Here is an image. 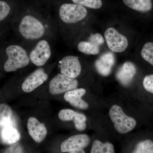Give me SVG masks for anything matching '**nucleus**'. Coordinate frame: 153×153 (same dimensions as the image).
Returning a JSON list of instances; mask_svg holds the SVG:
<instances>
[{"instance_id": "1", "label": "nucleus", "mask_w": 153, "mask_h": 153, "mask_svg": "<svg viewBox=\"0 0 153 153\" xmlns=\"http://www.w3.org/2000/svg\"><path fill=\"white\" fill-rule=\"evenodd\" d=\"M7 60L4 65L7 72H13L19 68H24L30 63V58L26 50L19 45H12L6 49Z\"/></svg>"}, {"instance_id": "2", "label": "nucleus", "mask_w": 153, "mask_h": 153, "mask_svg": "<svg viewBox=\"0 0 153 153\" xmlns=\"http://www.w3.org/2000/svg\"><path fill=\"white\" fill-rule=\"evenodd\" d=\"M19 29L21 36L27 40L39 39L45 33V27L42 22L31 15H27L22 18Z\"/></svg>"}, {"instance_id": "3", "label": "nucleus", "mask_w": 153, "mask_h": 153, "mask_svg": "<svg viewBox=\"0 0 153 153\" xmlns=\"http://www.w3.org/2000/svg\"><path fill=\"white\" fill-rule=\"evenodd\" d=\"M109 114L111 120L114 124V128L119 133H128L136 126L135 120L127 115L121 107L117 105H114L111 108Z\"/></svg>"}, {"instance_id": "4", "label": "nucleus", "mask_w": 153, "mask_h": 153, "mask_svg": "<svg viewBox=\"0 0 153 153\" xmlns=\"http://www.w3.org/2000/svg\"><path fill=\"white\" fill-rule=\"evenodd\" d=\"M85 7L76 4H64L59 10L60 19L66 24H74L82 21L87 15Z\"/></svg>"}, {"instance_id": "5", "label": "nucleus", "mask_w": 153, "mask_h": 153, "mask_svg": "<svg viewBox=\"0 0 153 153\" xmlns=\"http://www.w3.org/2000/svg\"><path fill=\"white\" fill-rule=\"evenodd\" d=\"M78 82L75 78H71L63 74H58L52 78L49 84V91L52 95H57L75 89Z\"/></svg>"}, {"instance_id": "6", "label": "nucleus", "mask_w": 153, "mask_h": 153, "mask_svg": "<svg viewBox=\"0 0 153 153\" xmlns=\"http://www.w3.org/2000/svg\"><path fill=\"white\" fill-rule=\"evenodd\" d=\"M104 36L108 47L112 52H123L128 46L127 38L119 33L114 28L107 29Z\"/></svg>"}, {"instance_id": "7", "label": "nucleus", "mask_w": 153, "mask_h": 153, "mask_svg": "<svg viewBox=\"0 0 153 153\" xmlns=\"http://www.w3.org/2000/svg\"><path fill=\"white\" fill-rule=\"evenodd\" d=\"M51 56V50L48 41L42 40L39 41L31 51L30 60L36 66H44Z\"/></svg>"}, {"instance_id": "8", "label": "nucleus", "mask_w": 153, "mask_h": 153, "mask_svg": "<svg viewBox=\"0 0 153 153\" xmlns=\"http://www.w3.org/2000/svg\"><path fill=\"white\" fill-rule=\"evenodd\" d=\"M61 74L71 78L78 77L82 70L81 65L77 56L69 55L63 57L60 62Z\"/></svg>"}, {"instance_id": "9", "label": "nucleus", "mask_w": 153, "mask_h": 153, "mask_svg": "<svg viewBox=\"0 0 153 153\" xmlns=\"http://www.w3.org/2000/svg\"><path fill=\"white\" fill-rule=\"evenodd\" d=\"M48 78L43 68L36 69L26 78L22 85V89L26 93H30L42 85Z\"/></svg>"}, {"instance_id": "10", "label": "nucleus", "mask_w": 153, "mask_h": 153, "mask_svg": "<svg viewBox=\"0 0 153 153\" xmlns=\"http://www.w3.org/2000/svg\"><path fill=\"white\" fill-rule=\"evenodd\" d=\"M90 141L89 137L85 134L74 135L63 141L60 149L62 152L70 153L76 149L86 147Z\"/></svg>"}, {"instance_id": "11", "label": "nucleus", "mask_w": 153, "mask_h": 153, "mask_svg": "<svg viewBox=\"0 0 153 153\" xmlns=\"http://www.w3.org/2000/svg\"><path fill=\"white\" fill-rule=\"evenodd\" d=\"M58 117L63 121L73 120L75 128L79 131H82L86 128V116L82 114L76 112L72 110L64 109L60 111Z\"/></svg>"}, {"instance_id": "12", "label": "nucleus", "mask_w": 153, "mask_h": 153, "mask_svg": "<svg viewBox=\"0 0 153 153\" xmlns=\"http://www.w3.org/2000/svg\"><path fill=\"white\" fill-rule=\"evenodd\" d=\"M27 126L29 134L36 143H40L45 139L47 134V128L36 118H29Z\"/></svg>"}, {"instance_id": "13", "label": "nucleus", "mask_w": 153, "mask_h": 153, "mask_svg": "<svg viewBox=\"0 0 153 153\" xmlns=\"http://www.w3.org/2000/svg\"><path fill=\"white\" fill-rule=\"evenodd\" d=\"M115 62L114 55L112 52H106L96 60L95 67L97 72L102 76H108L111 72Z\"/></svg>"}, {"instance_id": "14", "label": "nucleus", "mask_w": 153, "mask_h": 153, "mask_svg": "<svg viewBox=\"0 0 153 153\" xmlns=\"http://www.w3.org/2000/svg\"><path fill=\"white\" fill-rule=\"evenodd\" d=\"M85 93L86 90L84 88H75L67 91L64 94V100L76 108L86 109L88 108L89 105L87 102L82 99V97Z\"/></svg>"}, {"instance_id": "15", "label": "nucleus", "mask_w": 153, "mask_h": 153, "mask_svg": "<svg viewBox=\"0 0 153 153\" xmlns=\"http://www.w3.org/2000/svg\"><path fill=\"white\" fill-rule=\"evenodd\" d=\"M137 72V68L133 63L127 61L124 63L118 70L116 78L121 84L128 85L132 81Z\"/></svg>"}, {"instance_id": "16", "label": "nucleus", "mask_w": 153, "mask_h": 153, "mask_svg": "<svg viewBox=\"0 0 153 153\" xmlns=\"http://www.w3.org/2000/svg\"><path fill=\"white\" fill-rule=\"evenodd\" d=\"M0 130V138L5 144H13L21 139V134L13 124L6 126Z\"/></svg>"}, {"instance_id": "17", "label": "nucleus", "mask_w": 153, "mask_h": 153, "mask_svg": "<svg viewBox=\"0 0 153 153\" xmlns=\"http://www.w3.org/2000/svg\"><path fill=\"white\" fill-rule=\"evenodd\" d=\"M123 1L130 8L142 13L149 12L152 8V0H123Z\"/></svg>"}, {"instance_id": "18", "label": "nucleus", "mask_w": 153, "mask_h": 153, "mask_svg": "<svg viewBox=\"0 0 153 153\" xmlns=\"http://www.w3.org/2000/svg\"><path fill=\"white\" fill-rule=\"evenodd\" d=\"M13 111L7 105L0 104V129L9 125L13 124L12 118Z\"/></svg>"}, {"instance_id": "19", "label": "nucleus", "mask_w": 153, "mask_h": 153, "mask_svg": "<svg viewBox=\"0 0 153 153\" xmlns=\"http://www.w3.org/2000/svg\"><path fill=\"white\" fill-rule=\"evenodd\" d=\"M90 153H115L114 148L112 144L108 142L104 143L98 140H96L94 142Z\"/></svg>"}, {"instance_id": "20", "label": "nucleus", "mask_w": 153, "mask_h": 153, "mask_svg": "<svg viewBox=\"0 0 153 153\" xmlns=\"http://www.w3.org/2000/svg\"><path fill=\"white\" fill-rule=\"evenodd\" d=\"M99 47L88 41H81L77 46L79 52L87 55H97L100 52Z\"/></svg>"}, {"instance_id": "21", "label": "nucleus", "mask_w": 153, "mask_h": 153, "mask_svg": "<svg viewBox=\"0 0 153 153\" xmlns=\"http://www.w3.org/2000/svg\"><path fill=\"white\" fill-rule=\"evenodd\" d=\"M134 153H153V142L150 140H145L137 144L133 151Z\"/></svg>"}, {"instance_id": "22", "label": "nucleus", "mask_w": 153, "mask_h": 153, "mask_svg": "<svg viewBox=\"0 0 153 153\" xmlns=\"http://www.w3.org/2000/svg\"><path fill=\"white\" fill-rule=\"evenodd\" d=\"M141 55L144 60L153 66V43L149 42L144 45Z\"/></svg>"}, {"instance_id": "23", "label": "nucleus", "mask_w": 153, "mask_h": 153, "mask_svg": "<svg viewBox=\"0 0 153 153\" xmlns=\"http://www.w3.org/2000/svg\"><path fill=\"white\" fill-rule=\"evenodd\" d=\"M74 4L81 5L89 8L98 9L102 6L101 0H72Z\"/></svg>"}, {"instance_id": "24", "label": "nucleus", "mask_w": 153, "mask_h": 153, "mask_svg": "<svg viewBox=\"0 0 153 153\" xmlns=\"http://www.w3.org/2000/svg\"><path fill=\"white\" fill-rule=\"evenodd\" d=\"M10 10V7L6 2L0 1V22L7 17Z\"/></svg>"}, {"instance_id": "25", "label": "nucleus", "mask_w": 153, "mask_h": 153, "mask_svg": "<svg viewBox=\"0 0 153 153\" xmlns=\"http://www.w3.org/2000/svg\"><path fill=\"white\" fill-rule=\"evenodd\" d=\"M143 85L147 91L153 94V74L145 76L143 80Z\"/></svg>"}, {"instance_id": "26", "label": "nucleus", "mask_w": 153, "mask_h": 153, "mask_svg": "<svg viewBox=\"0 0 153 153\" xmlns=\"http://www.w3.org/2000/svg\"><path fill=\"white\" fill-rule=\"evenodd\" d=\"M88 41L99 47L102 45L105 41L104 38L100 33L91 34L88 38Z\"/></svg>"}, {"instance_id": "27", "label": "nucleus", "mask_w": 153, "mask_h": 153, "mask_svg": "<svg viewBox=\"0 0 153 153\" xmlns=\"http://www.w3.org/2000/svg\"><path fill=\"white\" fill-rule=\"evenodd\" d=\"M5 153H23V150L21 146L18 143L11 145V146L5 151Z\"/></svg>"}, {"instance_id": "28", "label": "nucleus", "mask_w": 153, "mask_h": 153, "mask_svg": "<svg viewBox=\"0 0 153 153\" xmlns=\"http://www.w3.org/2000/svg\"><path fill=\"white\" fill-rule=\"evenodd\" d=\"M85 152L82 149H78L71 151V153H84Z\"/></svg>"}]
</instances>
